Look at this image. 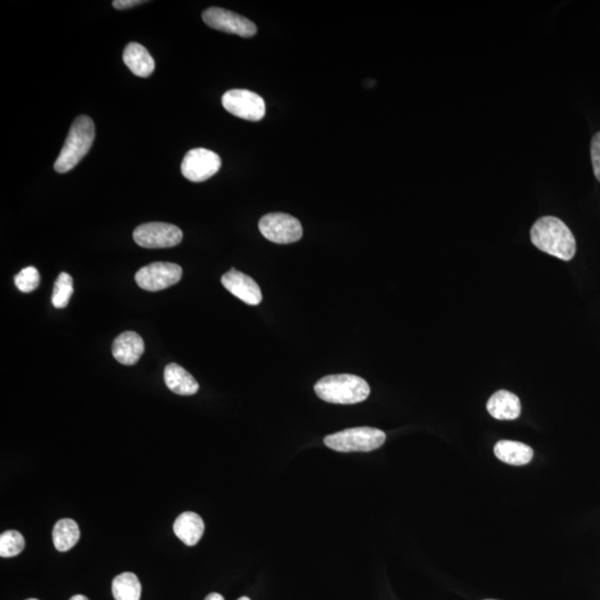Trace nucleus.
Wrapping results in <instances>:
<instances>
[{
  "label": "nucleus",
  "mask_w": 600,
  "mask_h": 600,
  "mask_svg": "<svg viewBox=\"0 0 600 600\" xmlns=\"http://www.w3.org/2000/svg\"><path fill=\"white\" fill-rule=\"evenodd\" d=\"M95 139V123L89 116H80L75 119L71 127L65 144L59 154L55 171L59 173L71 172L80 160L89 154Z\"/></svg>",
  "instance_id": "7ed1b4c3"
},
{
  "label": "nucleus",
  "mask_w": 600,
  "mask_h": 600,
  "mask_svg": "<svg viewBox=\"0 0 600 600\" xmlns=\"http://www.w3.org/2000/svg\"><path fill=\"white\" fill-rule=\"evenodd\" d=\"M182 276L180 265L173 263H153L140 268L135 279L141 290L159 292L176 285Z\"/></svg>",
  "instance_id": "1a4fd4ad"
},
{
  "label": "nucleus",
  "mask_w": 600,
  "mask_h": 600,
  "mask_svg": "<svg viewBox=\"0 0 600 600\" xmlns=\"http://www.w3.org/2000/svg\"><path fill=\"white\" fill-rule=\"evenodd\" d=\"M223 286L247 305L258 306L263 300L262 291L253 278L236 269L229 270L222 277Z\"/></svg>",
  "instance_id": "9b49d317"
},
{
  "label": "nucleus",
  "mask_w": 600,
  "mask_h": 600,
  "mask_svg": "<svg viewBox=\"0 0 600 600\" xmlns=\"http://www.w3.org/2000/svg\"><path fill=\"white\" fill-rule=\"evenodd\" d=\"M386 434L372 427H357L329 435L325 445L341 452H373L384 445Z\"/></svg>",
  "instance_id": "20e7f679"
},
{
  "label": "nucleus",
  "mask_w": 600,
  "mask_h": 600,
  "mask_svg": "<svg viewBox=\"0 0 600 600\" xmlns=\"http://www.w3.org/2000/svg\"><path fill=\"white\" fill-rule=\"evenodd\" d=\"M485 600H496V599H485Z\"/></svg>",
  "instance_id": "c85d7f7f"
},
{
  "label": "nucleus",
  "mask_w": 600,
  "mask_h": 600,
  "mask_svg": "<svg viewBox=\"0 0 600 600\" xmlns=\"http://www.w3.org/2000/svg\"><path fill=\"white\" fill-rule=\"evenodd\" d=\"M134 241L144 249H171L181 244L182 232L167 223H148L135 229Z\"/></svg>",
  "instance_id": "0eeeda50"
},
{
  "label": "nucleus",
  "mask_w": 600,
  "mask_h": 600,
  "mask_svg": "<svg viewBox=\"0 0 600 600\" xmlns=\"http://www.w3.org/2000/svg\"><path fill=\"white\" fill-rule=\"evenodd\" d=\"M530 240L539 250L565 262L576 254L575 237L560 218H539L530 229Z\"/></svg>",
  "instance_id": "f257e3e1"
},
{
  "label": "nucleus",
  "mask_w": 600,
  "mask_h": 600,
  "mask_svg": "<svg viewBox=\"0 0 600 600\" xmlns=\"http://www.w3.org/2000/svg\"><path fill=\"white\" fill-rule=\"evenodd\" d=\"M145 343L143 338L134 332L121 334L113 343L114 359L123 365H135L144 354Z\"/></svg>",
  "instance_id": "f8f14e48"
},
{
  "label": "nucleus",
  "mask_w": 600,
  "mask_h": 600,
  "mask_svg": "<svg viewBox=\"0 0 600 600\" xmlns=\"http://www.w3.org/2000/svg\"><path fill=\"white\" fill-rule=\"evenodd\" d=\"M222 159L213 150L195 148L188 151L182 163V173L192 182H203L219 172Z\"/></svg>",
  "instance_id": "6e6552de"
},
{
  "label": "nucleus",
  "mask_w": 600,
  "mask_h": 600,
  "mask_svg": "<svg viewBox=\"0 0 600 600\" xmlns=\"http://www.w3.org/2000/svg\"><path fill=\"white\" fill-rule=\"evenodd\" d=\"M27 600H38V599H36V598H30V599H27Z\"/></svg>",
  "instance_id": "cd10ccee"
},
{
  "label": "nucleus",
  "mask_w": 600,
  "mask_h": 600,
  "mask_svg": "<svg viewBox=\"0 0 600 600\" xmlns=\"http://www.w3.org/2000/svg\"><path fill=\"white\" fill-rule=\"evenodd\" d=\"M74 294V283L70 274L62 273L55 283L52 302L56 308L62 309L70 304L71 297Z\"/></svg>",
  "instance_id": "aec40b11"
},
{
  "label": "nucleus",
  "mask_w": 600,
  "mask_h": 600,
  "mask_svg": "<svg viewBox=\"0 0 600 600\" xmlns=\"http://www.w3.org/2000/svg\"><path fill=\"white\" fill-rule=\"evenodd\" d=\"M40 283L38 270L30 266L21 270L15 277V285L22 292H31L38 290Z\"/></svg>",
  "instance_id": "4be33fe9"
},
{
  "label": "nucleus",
  "mask_w": 600,
  "mask_h": 600,
  "mask_svg": "<svg viewBox=\"0 0 600 600\" xmlns=\"http://www.w3.org/2000/svg\"><path fill=\"white\" fill-rule=\"evenodd\" d=\"M25 538L20 531L8 530L0 535V556L15 557L24 551Z\"/></svg>",
  "instance_id": "412c9836"
},
{
  "label": "nucleus",
  "mask_w": 600,
  "mask_h": 600,
  "mask_svg": "<svg viewBox=\"0 0 600 600\" xmlns=\"http://www.w3.org/2000/svg\"><path fill=\"white\" fill-rule=\"evenodd\" d=\"M112 590L114 600H140V581L132 572H123L114 577Z\"/></svg>",
  "instance_id": "6ab92c4d"
},
{
  "label": "nucleus",
  "mask_w": 600,
  "mask_h": 600,
  "mask_svg": "<svg viewBox=\"0 0 600 600\" xmlns=\"http://www.w3.org/2000/svg\"><path fill=\"white\" fill-rule=\"evenodd\" d=\"M494 456L505 464L524 466L529 464L534 457L533 448L524 443L501 441L494 447Z\"/></svg>",
  "instance_id": "f3484780"
},
{
  "label": "nucleus",
  "mask_w": 600,
  "mask_h": 600,
  "mask_svg": "<svg viewBox=\"0 0 600 600\" xmlns=\"http://www.w3.org/2000/svg\"><path fill=\"white\" fill-rule=\"evenodd\" d=\"M71 600H89L84 595H75V596H72Z\"/></svg>",
  "instance_id": "a878e982"
},
{
  "label": "nucleus",
  "mask_w": 600,
  "mask_h": 600,
  "mask_svg": "<svg viewBox=\"0 0 600 600\" xmlns=\"http://www.w3.org/2000/svg\"><path fill=\"white\" fill-rule=\"evenodd\" d=\"M205 600H225V599H224L221 594L212 593L209 594L208 596L205 598Z\"/></svg>",
  "instance_id": "393cba45"
},
{
  "label": "nucleus",
  "mask_w": 600,
  "mask_h": 600,
  "mask_svg": "<svg viewBox=\"0 0 600 600\" xmlns=\"http://www.w3.org/2000/svg\"><path fill=\"white\" fill-rule=\"evenodd\" d=\"M595 177L600 182V131L593 137L590 146Z\"/></svg>",
  "instance_id": "5701e85b"
},
{
  "label": "nucleus",
  "mask_w": 600,
  "mask_h": 600,
  "mask_svg": "<svg viewBox=\"0 0 600 600\" xmlns=\"http://www.w3.org/2000/svg\"><path fill=\"white\" fill-rule=\"evenodd\" d=\"M146 2H140V0H114L113 2V6L116 9H128L139 6V4H145Z\"/></svg>",
  "instance_id": "b1692460"
},
{
  "label": "nucleus",
  "mask_w": 600,
  "mask_h": 600,
  "mask_svg": "<svg viewBox=\"0 0 600 600\" xmlns=\"http://www.w3.org/2000/svg\"><path fill=\"white\" fill-rule=\"evenodd\" d=\"M123 63L132 74L139 77H149L155 71V61L148 50L139 43L126 46L123 55Z\"/></svg>",
  "instance_id": "2eb2a0df"
},
{
  "label": "nucleus",
  "mask_w": 600,
  "mask_h": 600,
  "mask_svg": "<svg viewBox=\"0 0 600 600\" xmlns=\"http://www.w3.org/2000/svg\"><path fill=\"white\" fill-rule=\"evenodd\" d=\"M487 410L494 418L498 420H514L521 413L519 396L508 391H498L489 398Z\"/></svg>",
  "instance_id": "ddd939ff"
},
{
  "label": "nucleus",
  "mask_w": 600,
  "mask_h": 600,
  "mask_svg": "<svg viewBox=\"0 0 600 600\" xmlns=\"http://www.w3.org/2000/svg\"><path fill=\"white\" fill-rule=\"evenodd\" d=\"M259 231L266 240L279 245L292 244L302 237V227L299 219L283 213L266 215L260 219Z\"/></svg>",
  "instance_id": "39448f33"
},
{
  "label": "nucleus",
  "mask_w": 600,
  "mask_h": 600,
  "mask_svg": "<svg viewBox=\"0 0 600 600\" xmlns=\"http://www.w3.org/2000/svg\"><path fill=\"white\" fill-rule=\"evenodd\" d=\"M164 378L167 387L177 395L191 396L199 392V383L180 365L173 363L167 365L165 368Z\"/></svg>",
  "instance_id": "dca6fc26"
},
{
  "label": "nucleus",
  "mask_w": 600,
  "mask_h": 600,
  "mask_svg": "<svg viewBox=\"0 0 600 600\" xmlns=\"http://www.w3.org/2000/svg\"><path fill=\"white\" fill-rule=\"evenodd\" d=\"M205 24L224 33L241 36V38H253L258 34V27L253 21L226 11V9L212 7L203 13Z\"/></svg>",
  "instance_id": "9d476101"
},
{
  "label": "nucleus",
  "mask_w": 600,
  "mask_h": 600,
  "mask_svg": "<svg viewBox=\"0 0 600 600\" xmlns=\"http://www.w3.org/2000/svg\"><path fill=\"white\" fill-rule=\"evenodd\" d=\"M320 400L338 405H354L368 400L370 387L359 376L342 374L326 376L315 385Z\"/></svg>",
  "instance_id": "f03ea898"
},
{
  "label": "nucleus",
  "mask_w": 600,
  "mask_h": 600,
  "mask_svg": "<svg viewBox=\"0 0 600 600\" xmlns=\"http://www.w3.org/2000/svg\"><path fill=\"white\" fill-rule=\"evenodd\" d=\"M173 533L187 546H195L203 537L205 524L203 519L196 512L186 511L177 517L173 523Z\"/></svg>",
  "instance_id": "4468645a"
},
{
  "label": "nucleus",
  "mask_w": 600,
  "mask_h": 600,
  "mask_svg": "<svg viewBox=\"0 0 600 600\" xmlns=\"http://www.w3.org/2000/svg\"><path fill=\"white\" fill-rule=\"evenodd\" d=\"M80 538V530L75 520L65 519L57 521L53 530L55 548L59 552L71 551Z\"/></svg>",
  "instance_id": "a211bd4d"
},
{
  "label": "nucleus",
  "mask_w": 600,
  "mask_h": 600,
  "mask_svg": "<svg viewBox=\"0 0 600 600\" xmlns=\"http://www.w3.org/2000/svg\"><path fill=\"white\" fill-rule=\"evenodd\" d=\"M222 103L228 113L245 121L259 122L266 114L264 99L250 90H229L224 94Z\"/></svg>",
  "instance_id": "423d86ee"
},
{
  "label": "nucleus",
  "mask_w": 600,
  "mask_h": 600,
  "mask_svg": "<svg viewBox=\"0 0 600 600\" xmlns=\"http://www.w3.org/2000/svg\"><path fill=\"white\" fill-rule=\"evenodd\" d=\"M238 600H250V599H249V597H245V596H244V597H241V598L238 599Z\"/></svg>",
  "instance_id": "bb28decb"
}]
</instances>
